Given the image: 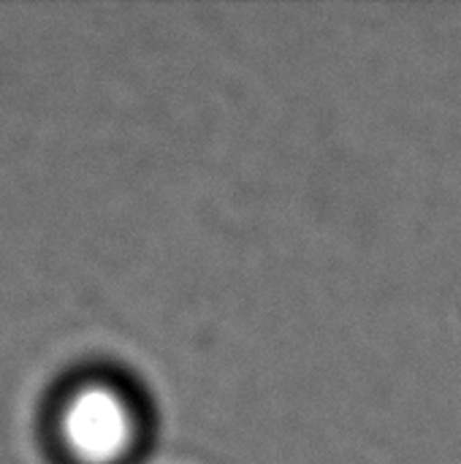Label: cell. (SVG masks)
I'll list each match as a JSON object with an SVG mask.
<instances>
[{"instance_id": "cell-1", "label": "cell", "mask_w": 461, "mask_h": 464, "mask_svg": "<svg viewBox=\"0 0 461 464\" xmlns=\"http://www.w3.org/2000/svg\"><path fill=\"white\" fill-rule=\"evenodd\" d=\"M128 432L130 424L122 402L103 389L79 394L65 413V438L90 462L111 459L125 446Z\"/></svg>"}]
</instances>
